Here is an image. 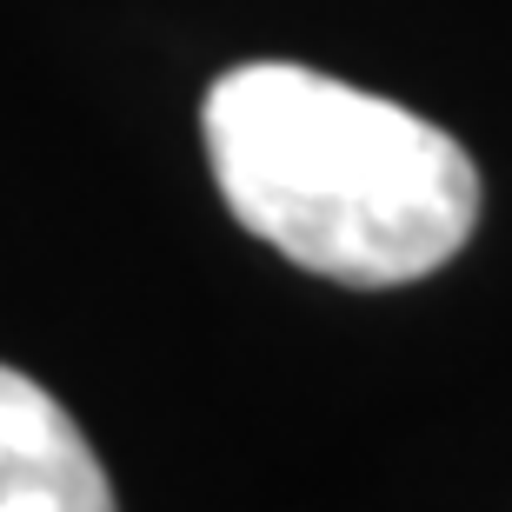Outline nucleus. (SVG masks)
I'll return each mask as SVG.
<instances>
[{"instance_id":"nucleus-1","label":"nucleus","mask_w":512,"mask_h":512,"mask_svg":"<svg viewBox=\"0 0 512 512\" xmlns=\"http://www.w3.org/2000/svg\"><path fill=\"white\" fill-rule=\"evenodd\" d=\"M200 133L227 213L320 280H426L479 227V167L453 133L293 60L220 74Z\"/></svg>"},{"instance_id":"nucleus-2","label":"nucleus","mask_w":512,"mask_h":512,"mask_svg":"<svg viewBox=\"0 0 512 512\" xmlns=\"http://www.w3.org/2000/svg\"><path fill=\"white\" fill-rule=\"evenodd\" d=\"M0 512H120L74 413L14 366H0Z\"/></svg>"}]
</instances>
